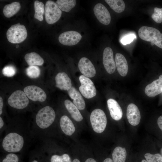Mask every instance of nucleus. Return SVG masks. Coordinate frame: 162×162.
Returning a JSON list of instances; mask_svg holds the SVG:
<instances>
[{
    "instance_id": "nucleus-42",
    "label": "nucleus",
    "mask_w": 162,
    "mask_h": 162,
    "mask_svg": "<svg viewBox=\"0 0 162 162\" xmlns=\"http://www.w3.org/2000/svg\"><path fill=\"white\" fill-rule=\"evenodd\" d=\"M160 154L162 157V148H161L160 150Z\"/></svg>"
},
{
    "instance_id": "nucleus-8",
    "label": "nucleus",
    "mask_w": 162,
    "mask_h": 162,
    "mask_svg": "<svg viewBox=\"0 0 162 162\" xmlns=\"http://www.w3.org/2000/svg\"><path fill=\"white\" fill-rule=\"evenodd\" d=\"M79 80L81 83L79 90L81 94L87 99L94 97L96 94V90L92 81L83 75L80 76Z\"/></svg>"
},
{
    "instance_id": "nucleus-36",
    "label": "nucleus",
    "mask_w": 162,
    "mask_h": 162,
    "mask_svg": "<svg viewBox=\"0 0 162 162\" xmlns=\"http://www.w3.org/2000/svg\"><path fill=\"white\" fill-rule=\"evenodd\" d=\"M3 106V99L2 97H0V115H1L2 112V109Z\"/></svg>"
},
{
    "instance_id": "nucleus-6",
    "label": "nucleus",
    "mask_w": 162,
    "mask_h": 162,
    "mask_svg": "<svg viewBox=\"0 0 162 162\" xmlns=\"http://www.w3.org/2000/svg\"><path fill=\"white\" fill-rule=\"evenodd\" d=\"M62 14L61 10L57 4L51 0L47 1L45 7V19L46 22L50 24L56 22L60 18Z\"/></svg>"
},
{
    "instance_id": "nucleus-24",
    "label": "nucleus",
    "mask_w": 162,
    "mask_h": 162,
    "mask_svg": "<svg viewBox=\"0 0 162 162\" xmlns=\"http://www.w3.org/2000/svg\"><path fill=\"white\" fill-rule=\"evenodd\" d=\"M127 153L125 148L117 146L114 149L112 154L113 162H125Z\"/></svg>"
},
{
    "instance_id": "nucleus-25",
    "label": "nucleus",
    "mask_w": 162,
    "mask_h": 162,
    "mask_svg": "<svg viewBox=\"0 0 162 162\" xmlns=\"http://www.w3.org/2000/svg\"><path fill=\"white\" fill-rule=\"evenodd\" d=\"M56 3L61 10L68 12L75 6L76 2L75 0H57Z\"/></svg>"
},
{
    "instance_id": "nucleus-9",
    "label": "nucleus",
    "mask_w": 162,
    "mask_h": 162,
    "mask_svg": "<svg viewBox=\"0 0 162 162\" xmlns=\"http://www.w3.org/2000/svg\"><path fill=\"white\" fill-rule=\"evenodd\" d=\"M23 90L27 97L33 101L43 102L46 98V95L44 90L37 86H29L26 87Z\"/></svg>"
},
{
    "instance_id": "nucleus-44",
    "label": "nucleus",
    "mask_w": 162,
    "mask_h": 162,
    "mask_svg": "<svg viewBox=\"0 0 162 162\" xmlns=\"http://www.w3.org/2000/svg\"><path fill=\"white\" fill-rule=\"evenodd\" d=\"M151 45L152 46L154 44L152 43H151Z\"/></svg>"
},
{
    "instance_id": "nucleus-34",
    "label": "nucleus",
    "mask_w": 162,
    "mask_h": 162,
    "mask_svg": "<svg viewBox=\"0 0 162 162\" xmlns=\"http://www.w3.org/2000/svg\"><path fill=\"white\" fill-rule=\"evenodd\" d=\"M19 158L17 156L13 153L7 154L3 159L2 162H18Z\"/></svg>"
},
{
    "instance_id": "nucleus-19",
    "label": "nucleus",
    "mask_w": 162,
    "mask_h": 162,
    "mask_svg": "<svg viewBox=\"0 0 162 162\" xmlns=\"http://www.w3.org/2000/svg\"><path fill=\"white\" fill-rule=\"evenodd\" d=\"M68 94L73 100L74 104L80 110L84 109L85 102L81 94L74 87L72 86L68 91Z\"/></svg>"
},
{
    "instance_id": "nucleus-38",
    "label": "nucleus",
    "mask_w": 162,
    "mask_h": 162,
    "mask_svg": "<svg viewBox=\"0 0 162 162\" xmlns=\"http://www.w3.org/2000/svg\"><path fill=\"white\" fill-rule=\"evenodd\" d=\"M103 162H113L112 159L110 158H106Z\"/></svg>"
},
{
    "instance_id": "nucleus-5",
    "label": "nucleus",
    "mask_w": 162,
    "mask_h": 162,
    "mask_svg": "<svg viewBox=\"0 0 162 162\" xmlns=\"http://www.w3.org/2000/svg\"><path fill=\"white\" fill-rule=\"evenodd\" d=\"M91 123L94 132L98 133L103 132L107 124V118L103 110L96 109L93 110L90 116Z\"/></svg>"
},
{
    "instance_id": "nucleus-43",
    "label": "nucleus",
    "mask_w": 162,
    "mask_h": 162,
    "mask_svg": "<svg viewBox=\"0 0 162 162\" xmlns=\"http://www.w3.org/2000/svg\"><path fill=\"white\" fill-rule=\"evenodd\" d=\"M32 162H38V161L36 160H34Z\"/></svg>"
},
{
    "instance_id": "nucleus-3",
    "label": "nucleus",
    "mask_w": 162,
    "mask_h": 162,
    "mask_svg": "<svg viewBox=\"0 0 162 162\" xmlns=\"http://www.w3.org/2000/svg\"><path fill=\"white\" fill-rule=\"evenodd\" d=\"M55 117V112L53 108L49 106H46L38 111L36 116V122L39 128L45 129L52 124Z\"/></svg>"
},
{
    "instance_id": "nucleus-22",
    "label": "nucleus",
    "mask_w": 162,
    "mask_h": 162,
    "mask_svg": "<svg viewBox=\"0 0 162 162\" xmlns=\"http://www.w3.org/2000/svg\"><path fill=\"white\" fill-rule=\"evenodd\" d=\"M24 58L29 66H41L44 63L43 58L38 54L34 52L26 54Z\"/></svg>"
},
{
    "instance_id": "nucleus-31",
    "label": "nucleus",
    "mask_w": 162,
    "mask_h": 162,
    "mask_svg": "<svg viewBox=\"0 0 162 162\" xmlns=\"http://www.w3.org/2000/svg\"><path fill=\"white\" fill-rule=\"evenodd\" d=\"M152 18L156 22L161 23L162 22V8L155 7L154 8V13L152 15Z\"/></svg>"
},
{
    "instance_id": "nucleus-2",
    "label": "nucleus",
    "mask_w": 162,
    "mask_h": 162,
    "mask_svg": "<svg viewBox=\"0 0 162 162\" xmlns=\"http://www.w3.org/2000/svg\"><path fill=\"white\" fill-rule=\"evenodd\" d=\"M23 137L14 132L8 134L4 138L2 142L3 149L10 152H17L22 148L24 144Z\"/></svg>"
},
{
    "instance_id": "nucleus-10",
    "label": "nucleus",
    "mask_w": 162,
    "mask_h": 162,
    "mask_svg": "<svg viewBox=\"0 0 162 162\" xmlns=\"http://www.w3.org/2000/svg\"><path fill=\"white\" fill-rule=\"evenodd\" d=\"M82 38V36L78 32L69 31L62 33L58 37V40L62 44L72 46L77 44Z\"/></svg>"
},
{
    "instance_id": "nucleus-35",
    "label": "nucleus",
    "mask_w": 162,
    "mask_h": 162,
    "mask_svg": "<svg viewBox=\"0 0 162 162\" xmlns=\"http://www.w3.org/2000/svg\"><path fill=\"white\" fill-rule=\"evenodd\" d=\"M158 125L162 132V116H159L157 120Z\"/></svg>"
},
{
    "instance_id": "nucleus-37",
    "label": "nucleus",
    "mask_w": 162,
    "mask_h": 162,
    "mask_svg": "<svg viewBox=\"0 0 162 162\" xmlns=\"http://www.w3.org/2000/svg\"><path fill=\"white\" fill-rule=\"evenodd\" d=\"M85 162H97L94 159L90 158L87 159Z\"/></svg>"
},
{
    "instance_id": "nucleus-7",
    "label": "nucleus",
    "mask_w": 162,
    "mask_h": 162,
    "mask_svg": "<svg viewBox=\"0 0 162 162\" xmlns=\"http://www.w3.org/2000/svg\"><path fill=\"white\" fill-rule=\"evenodd\" d=\"M8 102L12 107L22 109L28 105L29 100L24 92L17 90L13 92L8 98Z\"/></svg>"
},
{
    "instance_id": "nucleus-14",
    "label": "nucleus",
    "mask_w": 162,
    "mask_h": 162,
    "mask_svg": "<svg viewBox=\"0 0 162 162\" xmlns=\"http://www.w3.org/2000/svg\"><path fill=\"white\" fill-rule=\"evenodd\" d=\"M126 116L129 123L133 126H136L140 123L141 115L137 106L133 103L129 104L127 109Z\"/></svg>"
},
{
    "instance_id": "nucleus-1",
    "label": "nucleus",
    "mask_w": 162,
    "mask_h": 162,
    "mask_svg": "<svg viewBox=\"0 0 162 162\" xmlns=\"http://www.w3.org/2000/svg\"><path fill=\"white\" fill-rule=\"evenodd\" d=\"M139 37L142 40L150 42L162 49V34L156 28L143 26L138 32Z\"/></svg>"
},
{
    "instance_id": "nucleus-16",
    "label": "nucleus",
    "mask_w": 162,
    "mask_h": 162,
    "mask_svg": "<svg viewBox=\"0 0 162 162\" xmlns=\"http://www.w3.org/2000/svg\"><path fill=\"white\" fill-rule=\"evenodd\" d=\"M107 104L112 118L116 121L120 120L122 117L123 112L117 101L113 99L110 98L107 100Z\"/></svg>"
},
{
    "instance_id": "nucleus-39",
    "label": "nucleus",
    "mask_w": 162,
    "mask_h": 162,
    "mask_svg": "<svg viewBox=\"0 0 162 162\" xmlns=\"http://www.w3.org/2000/svg\"><path fill=\"white\" fill-rule=\"evenodd\" d=\"M4 122L1 117H0V128L1 129L3 126Z\"/></svg>"
},
{
    "instance_id": "nucleus-4",
    "label": "nucleus",
    "mask_w": 162,
    "mask_h": 162,
    "mask_svg": "<svg viewBox=\"0 0 162 162\" xmlns=\"http://www.w3.org/2000/svg\"><path fill=\"white\" fill-rule=\"evenodd\" d=\"M27 35L26 29L24 25L18 23L12 25L8 30L6 36L8 41L13 44L23 42Z\"/></svg>"
},
{
    "instance_id": "nucleus-17",
    "label": "nucleus",
    "mask_w": 162,
    "mask_h": 162,
    "mask_svg": "<svg viewBox=\"0 0 162 162\" xmlns=\"http://www.w3.org/2000/svg\"><path fill=\"white\" fill-rule=\"evenodd\" d=\"M55 79L56 86L61 90L68 91L72 87L71 80L65 72L58 73Z\"/></svg>"
},
{
    "instance_id": "nucleus-41",
    "label": "nucleus",
    "mask_w": 162,
    "mask_h": 162,
    "mask_svg": "<svg viewBox=\"0 0 162 162\" xmlns=\"http://www.w3.org/2000/svg\"><path fill=\"white\" fill-rule=\"evenodd\" d=\"M140 162H147L145 159H142Z\"/></svg>"
},
{
    "instance_id": "nucleus-32",
    "label": "nucleus",
    "mask_w": 162,
    "mask_h": 162,
    "mask_svg": "<svg viewBox=\"0 0 162 162\" xmlns=\"http://www.w3.org/2000/svg\"><path fill=\"white\" fill-rule=\"evenodd\" d=\"M2 73L4 76L12 77L15 74L16 70L15 68L12 66H7L3 69Z\"/></svg>"
},
{
    "instance_id": "nucleus-40",
    "label": "nucleus",
    "mask_w": 162,
    "mask_h": 162,
    "mask_svg": "<svg viewBox=\"0 0 162 162\" xmlns=\"http://www.w3.org/2000/svg\"><path fill=\"white\" fill-rule=\"evenodd\" d=\"M72 162H80V160L77 158L74 159Z\"/></svg>"
},
{
    "instance_id": "nucleus-23",
    "label": "nucleus",
    "mask_w": 162,
    "mask_h": 162,
    "mask_svg": "<svg viewBox=\"0 0 162 162\" xmlns=\"http://www.w3.org/2000/svg\"><path fill=\"white\" fill-rule=\"evenodd\" d=\"M21 8V5L18 2H14L5 5L3 9V13L6 17L10 18L16 14Z\"/></svg>"
},
{
    "instance_id": "nucleus-20",
    "label": "nucleus",
    "mask_w": 162,
    "mask_h": 162,
    "mask_svg": "<svg viewBox=\"0 0 162 162\" xmlns=\"http://www.w3.org/2000/svg\"><path fill=\"white\" fill-rule=\"evenodd\" d=\"M61 128L66 135H71L75 132V128L72 121L67 116H62L60 120Z\"/></svg>"
},
{
    "instance_id": "nucleus-27",
    "label": "nucleus",
    "mask_w": 162,
    "mask_h": 162,
    "mask_svg": "<svg viewBox=\"0 0 162 162\" xmlns=\"http://www.w3.org/2000/svg\"><path fill=\"white\" fill-rule=\"evenodd\" d=\"M34 7L35 10L34 17L39 21H41L43 20V15L45 12L44 5L43 2L38 1L34 2Z\"/></svg>"
},
{
    "instance_id": "nucleus-12",
    "label": "nucleus",
    "mask_w": 162,
    "mask_h": 162,
    "mask_svg": "<svg viewBox=\"0 0 162 162\" xmlns=\"http://www.w3.org/2000/svg\"><path fill=\"white\" fill-rule=\"evenodd\" d=\"M94 14L98 20L106 25H109L111 21L110 14L106 7L101 3H98L93 9Z\"/></svg>"
},
{
    "instance_id": "nucleus-29",
    "label": "nucleus",
    "mask_w": 162,
    "mask_h": 162,
    "mask_svg": "<svg viewBox=\"0 0 162 162\" xmlns=\"http://www.w3.org/2000/svg\"><path fill=\"white\" fill-rule=\"evenodd\" d=\"M144 157L147 162H162V157L159 153L153 154L146 153Z\"/></svg>"
},
{
    "instance_id": "nucleus-15",
    "label": "nucleus",
    "mask_w": 162,
    "mask_h": 162,
    "mask_svg": "<svg viewBox=\"0 0 162 162\" xmlns=\"http://www.w3.org/2000/svg\"><path fill=\"white\" fill-rule=\"evenodd\" d=\"M145 92L148 96L154 97L162 92V74L158 79L153 81L146 87Z\"/></svg>"
},
{
    "instance_id": "nucleus-26",
    "label": "nucleus",
    "mask_w": 162,
    "mask_h": 162,
    "mask_svg": "<svg viewBox=\"0 0 162 162\" xmlns=\"http://www.w3.org/2000/svg\"><path fill=\"white\" fill-rule=\"evenodd\" d=\"M105 1L114 11L117 13L122 12L125 8V4L122 0H105Z\"/></svg>"
},
{
    "instance_id": "nucleus-18",
    "label": "nucleus",
    "mask_w": 162,
    "mask_h": 162,
    "mask_svg": "<svg viewBox=\"0 0 162 162\" xmlns=\"http://www.w3.org/2000/svg\"><path fill=\"white\" fill-rule=\"evenodd\" d=\"M116 67L119 74L122 76H125L127 74L128 66L127 60L122 54L118 53L115 56Z\"/></svg>"
},
{
    "instance_id": "nucleus-21",
    "label": "nucleus",
    "mask_w": 162,
    "mask_h": 162,
    "mask_svg": "<svg viewBox=\"0 0 162 162\" xmlns=\"http://www.w3.org/2000/svg\"><path fill=\"white\" fill-rule=\"evenodd\" d=\"M64 104L71 117L75 121L80 122L83 119V117L79 109L71 101L66 100L64 101Z\"/></svg>"
},
{
    "instance_id": "nucleus-28",
    "label": "nucleus",
    "mask_w": 162,
    "mask_h": 162,
    "mask_svg": "<svg viewBox=\"0 0 162 162\" xmlns=\"http://www.w3.org/2000/svg\"><path fill=\"white\" fill-rule=\"evenodd\" d=\"M27 75L32 78H36L38 77L40 74V70L37 66H29L26 70Z\"/></svg>"
},
{
    "instance_id": "nucleus-13",
    "label": "nucleus",
    "mask_w": 162,
    "mask_h": 162,
    "mask_svg": "<svg viewBox=\"0 0 162 162\" xmlns=\"http://www.w3.org/2000/svg\"><path fill=\"white\" fill-rule=\"evenodd\" d=\"M78 66L80 72L85 76L92 78L95 75V67L88 58L85 57L82 58L79 61Z\"/></svg>"
},
{
    "instance_id": "nucleus-30",
    "label": "nucleus",
    "mask_w": 162,
    "mask_h": 162,
    "mask_svg": "<svg viewBox=\"0 0 162 162\" xmlns=\"http://www.w3.org/2000/svg\"><path fill=\"white\" fill-rule=\"evenodd\" d=\"M51 162H71L69 155L64 154L62 155H53L51 158Z\"/></svg>"
},
{
    "instance_id": "nucleus-11",
    "label": "nucleus",
    "mask_w": 162,
    "mask_h": 162,
    "mask_svg": "<svg viewBox=\"0 0 162 162\" xmlns=\"http://www.w3.org/2000/svg\"><path fill=\"white\" fill-rule=\"evenodd\" d=\"M103 56V63L106 70L109 74L113 73L116 70V66L111 48L106 47L104 51Z\"/></svg>"
},
{
    "instance_id": "nucleus-33",
    "label": "nucleus",
    "mask_w": 162,
    "mask_h": 162,
    "mask_svg": "<svg viewBox=\"0 0 162 162\" xmlns=\"http://www.w3.org/2000/svg\"><path fill=\"white\" fill-rule=\"evenodd\" d=\"M136 38L134 34L127 35L123 37L121 40L122 44L124 45L129 44L132 42Z\"/></svg>"
}]
</instances>
